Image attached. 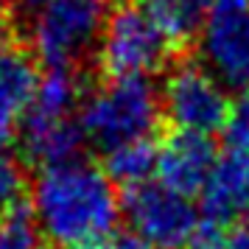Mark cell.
Here are the masks:
<instances>
[{"label":"cell","mask_w":249,"mask_h":249,"mask_svg":"<svg viewBox=\"0 0 249 249\" xmlns=\"http://www.w3.org/2000/svg\"><path fill=\"white\" fill-rule=\"evenodd\" d=\"M36 227L56 249H84L118 230L121 199L109 174L90 160L76 157L36 171L31 202Z\"/></svg>","instance_id":"cell-1"},{"label":"cell","mask_w":249,"mask_h":249,"mask_svg":"<svg viewBox=\"0 0 249 249\" xmlns=\"http://www.w3.org/2000/svg\"><path fill=\"white\" fill-rule=\"evenodd\" d=\"M79 121L87 143L104 154L126 143L154 140L162 121L160 87L146 76H109L95 90L84 92Z\"/></svg>","instance_id":"cell-2"},{"label":"cell","mask_w":249,"mask_h":249,"mask_svg":"<svg viewBox=\"0 0 249 249\" xmlns=\"http://www.w3.org/2000/svg\"><path fill=\"white\" fill-rule=\"evenodd\" d=\"M107 12L104 0H45L25 23L34 56L45 68L76 70L98 48Z\"/></svg>","instance_id":"cell-3"},{"label":"cell","mask_w":249,"mask_h":249,"mask_svg":"<svg viewBox=\"0 0 249 249\" xmlns=\"http://www.w3.org/2000/svg\"><path fill=\"white\" fill-rule=\"evenodd\" d=\"M171 36L143 3H118L98 36V62L107 76H151L168 65Z\"/></svg>","instance_id":"cell-4"},{"label":"cell","mask_w":249,"mask_h":249,"mask_svg":"<svg viewBox=\"0 0 249 249\" xmlns=\"http://www.w3.org/2000/svg\"><path fill=\"white\" fill-rule=\"evenodd\" d=\"M121 210L129 230L151 249H196L202 230L199 204L193 202V196L174 191L157 177L126 188Z\"/></svg>","instance_id":"cell-5"},{"label":"cell","mask_w":249,"mask_h":249,"mask_svg":"<svg viewBox=\"0 0 249 249\" xmlns=\"http://www.w3.org/2000/svg\"><path fill=\"white\" fill-rule=\"evenodd\" d=\"M162 118L177 132L215 135L232 115V98L202 62H177L160 87Z\"/></svg>","instance_id":"cell-6"},{"label":"cell","mask_w":249,"mask_h":249,"mask_svg":"<svg viewBox=\"0 0 249 249\" xmlns=\"http://www.w3.org/2000/svg\"><path fill=\"white\" fill-rule=\"evenodd\" d=\"M199 62L232 92H249V3L215 0L199 34Z\"/></svg>","instance_id":"cell-7"},{"label":"cell","mask_w":249,"mask_h":249,"mask_svg":"<svg viewBox=\"0 0 249 249\" xmlns=\"http://www.w3.org/2000/svg\"><path fill=\"white\" fill-rule=\"evenodd\" d=\"M213 137L193 135V132H174L157 146V177L168 188L188 196H199L207 179L213 177L218 162Z\"/></svg>","instance_id":"cell-8"},{"label":"cell","mask_w":249,"mask_h":249,"mask_svg":"<svg viewBox=\"0 0 249 249\" xmlns=\"http://www.w3.org/2000/svg\"><path fill=\"white\" fill-rule=\"evenodd\" d=\"M199 196L204 224L230 227L235 221H249V151L227 148Z\"/></svg>","instance_id":"cell-9"},{"label":"cell","mask_w":249,"mask_h":249,"mask_svg":"<svg viewBox=\"0 0 249 249\" xmlns=\"http://www.w3.org/2000/svg\"><path fill=\"white\" fill-rule=\"evenodd\" d=\"M36 84H39V73L34 59L17 48H0V146L3 148L20 137Z\"/></svg>","instance_id":"cell-10"},{"label":"cell","mask_w":249,"mask_h":249,"mask_svg":"<svg viewBox=\"0 0 249 249\" xmlns=\"http://www.w3.org/2000/svg\"><path fill=\"white\" fill-rule=\"evenodd\" d=\"M17 143L31 165L48 168V165L81 157L87 146V135L81 129L79 115L65 121H25Z\"/></svg>","instance_id":"cell-11"},{"label":"cell","mask_w":249,"mask_h":249,"mask_svg":"<svg viewBox=\"0 0 249 249\" xmlns=\"http://www.w3.org/2000/svg\"><path fill=\"white\" fill-rule=\"evenodd\" d=\"M143 6L171 36V42H182L199 34L215 0H143Z\"/></svg>","instance_id":"cell-12"},{"label":"cell","mask_w":249,"mask_h":249,"mask_svg":"<svg viewBox=\"0 0 249 249\" xmlns=\"http://www.w3.org/2000/svg\"><path fill=\"white\" fill-rule=\"evenodd\" d=\"M104 171L124 191L146 179H154V174H157V146L151 140H137V143L112 148V151L104 154Z\"/></svg>","instance_id":"cell-13"},{"label":"cell","mask_w":249,"mask_h":249,"mask_svg":"<svg viewBox=\"0 0 249 249\" xmlns=\"http://www.w3.org/2000/svg\"><path fill=\"white\" fill-rule=\"evenodd\" d=\"M0 249H42V232L28 207H17L0 218Z\"/></svg>","instance_id":"cell-14"},{"label":"cell","mask_w":249,"mask_h":249,"mask_svg":"<svg viewBox=\"0 0 249 249\" xmlns=\"http://www.w3.org/2000/svg\"><path fill=\"white\" fill-rule=\"evenodd\" d=\"M25 168L20 157L0 146V218L20 207L25 193Z\"/></svg>","instance_id":"cell-15"},{"label":"cell","mask_w":249,"mask_h":249,"mask_svg":"<svg viewBox=\"0 0 249 249\" xmlns=\"http://www.w3.org/2000/svg\"><path fill=\"white\" fill-rule=\"evenodd\" d=\"M84 249H151V247L137 232H132V230H115L104 241L90 244V247H84Z\"/></svg>","instance_id":"cell-16"},{"label":"cell","mask_w":249,"mask_h":249,"mask_svg":"<svg viewBox=\"0 0 249 249\" xmlns=\"http://www.w3.org/2000/svg\"><path fill=\"white\" fill-rule=\"evenodd\" d=\"M213 249H249V221H235L224 227Z\"/></svg>","instance_id":"cell-17"},{"label":"cell","mask_w":249,"mask_h":249,"mask_svg":"<svg viewBox=\"0 0 249 249\" xmlns=\"http://www.w3.org/2000/svg\"><path fill=\"white\" fill-rule=\"evenodd\" d=\"M42 6H45V0H9V9H12L14 20H20V23H28Z\"/></svg>","instance_id":"cell-18"},{"label":"cell","mask_w":249,"mask_h":249,"mask_svg":"<svg viewBox=\"0 0 249 249\" xmlns=\"http://www.w3.org/2000/svg\"><path fill=\"white\" fill-rule=\"evenodd\" d=\"M12 23H14V14L9 9V0H0V48H6V39L12 34Z\"/></svg>","instance_id":"cell-19"},{"label":"cell","mask_w":249,"mask_h":249,"mask_svg":"<svg viewBox=\"0 0 249 249\" xmlns=\"http://www.w3.org/2000/svg\"><path fill=\"white\" fill-rule=\"evenodd\" d=\"M244 3H249V0H244Z\"/></svg>","instance_id":"cell-20"}]
</instances>
